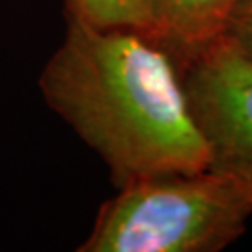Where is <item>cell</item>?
<instances>
[{"label":"cell","instance_id":"1","mask_svg":"<svg viewBox=\"0 0 252 252\" xmlns=\"http://www.w3.org/2000/svg\"><path fill=\"white\" fill-rule=\"evenodd\" d=\"M39 86L54 112L103 157L120 189L211 166L170 51L144 32L67 15L65 39Z\"/></svg>","mask_w":252,"mask_h":252},{"label":"cell","instance_id":"2","mask_svg":"<svg viewBox=\"0 0 252 252\" xmlns=\"http://www.w3.org/2000/svg\"><path fill=\"white\" fill-rule=\"evenodd\" d=\"M252 217V178L204 168L122 187L81 252H215Z\"/></svg>","mask_w":252,"mask_h":252},{"label":"cell","instance_id":"3","mask_svg":"<svg viewBox=\"0 0 252 252\" xmlns=\"http://www.w3.org/2000/svg\"><path fill=\"white\" fill-rule=\"evenodd\" d=\"M181 58L185 101L211 168L252 178V60L224 34Z\"/></svg>","mask_w":252,"mask_h":252},{"label":"cell","instance_id":"4","mask_svg":"<svg viewBox=\"0 0 252 252\" xmlns=\"http://www.w3.org/2000/svg\"><path fill=\"white\" fill-rule=\"evenodd\" d=\"M241 0H153L155 39L187 54L222 36Z\"/></svg>","mask_w":252,"mask_h":252},{"label":"cell","instance_id":"5","mask_svg":"<svg viewBox=\"0 0 252 252\" xmlns=\"http://www.w3.org/2000/svg\"><path fill=\"white\" fill-rule=\"evenodd\" d=\"M67 15L101 28H133L155 39L153 0H67Z\"/></svg>","mask_w":252,"mask_h":252},{"label":"cell","instance_id":"6","mask_svg":"<svg viewBox=\"0 0 252 252\" xmlns=\"http://www.w3.org/2000/svg\"><path fill=\"white\" fill-rule=\"evenodd\" d=\"M224 36L252 60V0H241L224 30Z\"/></svg>","mask_w":252,"mask_h":252}]
</instances>
